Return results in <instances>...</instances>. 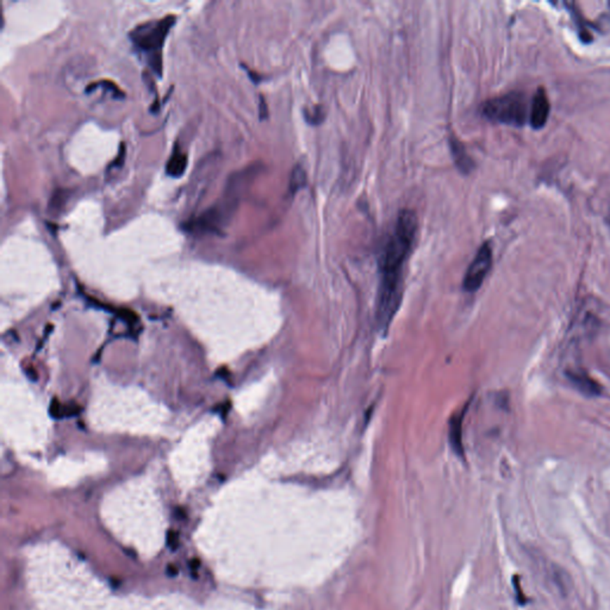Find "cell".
<instances>
[{
  "instance_id": "1",
  "label": "cell",
  "mask_w": 610,
  "mask_h": 610,
  "mask_svg": "<svg viewBox=\"0 0 610 610\" xmlns=\"http://www.w3.org/2000/svg\"><path fill=\"white\" fill-rule=\"evenodd\" d=\"M419 233V218L410 209H402L393 233L385 243L379 262L381 284L378 292V320L388 328L396 313L403 294L405 262L412 254Z\"/></svg>"
},
{
  "instance_id": "2",
  "label": "cell",
  "mask_w": 610,
  "mask_h": 610,
  "mask_svg": "<svg viewBox=\"0 0 610 610\" xmlns=\"http://www.w3.org/2000/svg\"><path fill=\"white\" fill-rule=\"evenodd\" d=\"M255 173L257 170H246L231 175L226 182L223 198L215 203L210 208H208L205 211H203L197 217L191 218L189 222L184 223L182 226L184 230L197 234H205V233L219 234L221 230L229 223L238 209L240 194L245 189V185L248 184L250 177Z\"/></svg>"
},
{
  "instance_id": "3",
  "label": "cell",
  "mask_w": 610,
  "mask_h": 610,
  "mask_svg": "<svg viewBox=\"0 0 610 610\" xmlns=\"http://www.w3.org/2000/svg\"><path fill=\"white\" fill-rule=\"evenodd\" d=\"M177 17L166 16L161 20H148L129 32V40L136 52L143 56L154 74L163 76V49Z\"/></svg>"
},
{
  "instance_id": "4",
  "label": "cell",
  "mask_w": 610,
  "mask_h": 610,
  "mask_svg": "<svg viewBox=\"0 0 610 610\" xmlns=\"http://www.w3.org/2000/svg\"><path fill=\"white\" fill-rule=\"evenodd\" d=\"M480 112L485 118L496 123L522 127L529 119L527 97L522 92H510L484 102Z\"/></svg>"
},
{
  "instance_id": "5",
  "label": "cell",
  "mask_w": 610,
  "mask_h": 610,
  "mask_svg": "<svg viewBox=\"0 0 610 610\" xmlns=\"http://www.w3.org/2000/svg\"><path fill=\"white\" fill-rule=\"evenodd\" d=\"M492 248L490 242H484L475 255L463 277V289L468 292H475L483 285L487 273L492 270Z\"/></svg>"
},
{
  "instance_id": "6",
  "label": "cell",
  "mask_w": 610,
  "mask_h": 610,
  "mask_svg": "<svg viewBox=\"0 0 610 610\" xmlns=\"http://www.w3.org/2000/svg\"><path fill=\"white\" fill-rule=\"evenodd\" d=\"M550 111H551V105L546 91L545 88H539L531 102V114H529L531 128L539 130L545 127L547 119L550 117Z\"/></svg>"
},
{
  "instance_id": "7",
  "label": "cell",
  "mask_w": 610,
  "mask_h": 610,
  "mask_svg": "<svg viewBox=\"0 0 610 610\" xmlns=\"http://www.w3.org/2000/svg\"><path fill=\"white\" fill-rule=\"evenodd\" d=\"M567 378L574 388H577L579 393L588 397H597L602 393V388L596 381L584 371H575L570 370L567 371Z\"/></svg>"
},
{
  "instance_id": "8",
  "label": "cell",
  "mask_w": 610,
  "mask_h": 610,
  "mask_svg": "<svg viewBox=\"0 0 610 610\" xmlns=\"http://www.w3.org/2000/svg\"><path fill=\"white\" fill-rule=\"evenodd\" d=\"M449 148L452 151V158L454 160L456 166L463 175H468L471 173L475 168V163L473 158L468 155V151L465 149V146L460 142L459 140L456 139V136L451 135L449 137Z\"/></svg>"
},
{
  "instance_id": "9",
  "label": "cell",
  "mask_w": 610,
  "mask_h": 610,
  "mask_svg": "<svg viewBox=\"0 0 610 610\" xmlns=\"http://www.w3.org/2000/svg\"><path fill=\"white\" fill-rule=\"evenodd\" d=\"M187 155L182 151L178 144H175L173 151L166 163V173L172 178H180L187 168Z\"/></svg>"
},
{
  "instance_id": "10",
  "label": "cell",
  "mask_w": 610,
  "mask_h": 610,
  "mask_svg": "<svg viewBox=\"0 0 610 610\" xmlns=\"http://www.w3.org/2000/svg\"><path fill=\"white\" fill-rule=\"evenodd\" d=\"M449 438L456 454L458 456L463 454V444H461V416L452 417L449 426Z\"/></svg>"
},
{
  "instance_id": "11",
  "label": "cell",
  "mask_w": 610,
  "mask_h": 610,
  "mask_svg": "<svg viewBox=\"0 0 610 610\" xmlns=\"http://www.w3.org/2000/svg\"><path fill=\"white\" fill-rule=\"evenodd\" d=\"M306 185V173L301 165H297L292 170L290 179V194H294Z\"/></svg>"
},
{
  "instance_id": "12",
  "label": "cell",
  "mask_w": 610,
  "mask_h": 610,
  "mask_svg": "<svg viewBox=\"0 0 610 610\" xmlns=\"http://www.w3.org/2000/svg\"><path fill=\"white\" fill-rule=\"evenodd\" d=\"M104 88L105 91L111 92L112 97L115 98V100H123L126 98V93H124L121 88L116 85V83H111V81H109V80H102V81H98V83H93L91 85H88V88H86V92L88 93H91L93 90L95 88Z\"/></svg>"
},
{
  "instance_id": "13",
  "label": "cell",
  "mask_w": 610,
  "mask_h": 610,
  "mask_svg": "<svg viewBox=\"0 0 610 610\" xmlns=\"http://www.w3.org/2000/svg\"><path fill=\"white\" fill-rule=\"evenodd\" d=\"M303 114H304L305 121L311 126H318L325 118V109L321 105H317L313 109H304Z\"/></svg>"
},
{
  "instance_id": "14",
  "label": "cell",
  "mask_w": 610,
  "mask_h": 610,
  "mask_svg": "<svg viewBox=\"0 0 610 610\" xmlns=\"http://www.w3.org/2000/svg\"><path fill=\"white\" fill-rule=\"evenodd\" d=\"M124 158H126V144L122 143V144H121V148H119L118 155H117V158L112 161L111 165L109 166V170H110L111 167L112 168H118V167L123 166Z\"/></svg>"
},
{
  "instance_id": "15",
  "label": "cell",
  "mask_w": 610,
  "mask_h": 610,
  "mask_svg": "<svg viewBox=\"0 0 610 610\" xmlns=\"http://www.w3.org/2000/svg\"><path fill=\"white\" fill-rule=\"evenodd\" d=\"M167 543H168V546H170V548H173V550L177 548L179 543L178 535H177V533H175V531H170V533H168V535H167Z\"/></svg>"
},
{
  "instance_id": "16",
  "label": "cell",
  "mask_w": 610,
  "mask_h": 610,
  "mask_svg": "<svg viewBox=\"0 0 610 610\" xmlns=\"http://www.w3.org/2000/svg\"><path fill=\"white\" fill-rule=\"evenodd\" d=\"M259 114H260V119L267 118L269 111H267V105H266L265 98L260 95V105H259Z\"/></svg>"
},
{
  "instance_id": "17",
  "label": "cell",
  "mask_w": 610,
  "mask_h": 610,
  "mask_svg": "<svg viewBox=\"0 0 610 610\" xmlns=\"http://www.w3.org/2000/svg\"><path fill=\"white\" fill-rule=\"evenodd\" d=\"M167 574L170 576H177L178 575V570L175 569V567H167Z\"/></svg>"
}]
</instances>
